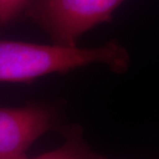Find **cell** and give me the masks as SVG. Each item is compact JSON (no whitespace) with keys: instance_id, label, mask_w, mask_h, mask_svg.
Listing matches in <instances>:
<instances>
[{"instance_id":"obj_1","label":"cell","mask_w":159,"mask_h":159,"mask_svg":"<svg viewBox=\"0 0 159 159\" xmlns=\"http://www.w3.org/2000/svg\"><path fill=\"white\" fill-rule=\"evenodd\" d=\"M95 62L122 70L127 57L123 49L113 43L96 49H78L61 44L0 42V81H27Z\"/></svg>"},{"instance_id":"obj_2","label":"cell","mask_w":159,"mask_h":159,"mask_svg":"<svg viewBox=\"0 0 159 159\" xmlns=\"http://www.w3.org/2000/svg\"><path fill=\"white\" fill-rule=\"evenodd\" d=\"M123 0H42L36 11L61 45L74 46L82 33L107 20Z\"/></svg>"},{"instance_id":"obj_3","label":"cell","mask_w":159,"mask_h":159,"mask_svg":"<svg viewBox=\"0 0 159 159\" xmlns=\"http://www.w3.org/2000/svg\"><path fill=\"white\" fill-rule=\"evenodd\" d=\"M51 125V116L45 109L0 108V159L25 155Z\"/></svg>"},{"instance_id":"obj_4","label":"cell","mask_w":159,"mask_h":159,"mask_svg":"<svg viewBox=\"0 0 159 159\" xmlns=\"http://www.w3.org/2000/svg\"><path fill=\"white\" fill-rule=\"evenodd\" d=\"M7 159H29L25 155ZM34 159H102L89 152L76 140L69 141L63 147L54 151L43 154Z\"/></svg>"},{"instance_id":"obj_5","label":"cell","mask_w":159,"mask_h":159,"mask_svg":"<svg viewBox=\"0 0 159 159\" xmlns=\"http://www.w3.org/2000/svg\"><path fill=\"white\" fill-rule=\"evenodd\" d=\"M29 0H0V24L16 16Z\"/></svg>"}]
</instances>
